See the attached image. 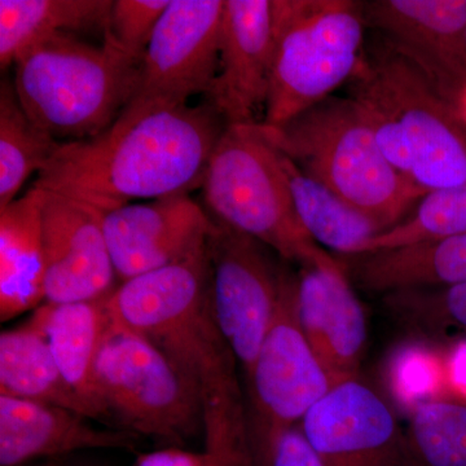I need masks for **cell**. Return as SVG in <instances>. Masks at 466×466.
Masks as SVG:
<instances>
[{"label":"cell","mask_w":466,"mask_h":466,"mask_svg":"<svg viewBox=\"0 0 466 466\" xmlns=\"http://www.w3.org/2000/svg\"><path fill=\"white\" fill-rule=\"evenodd\" d=\"M226 127L208 103L124 110L97 137L60 143L34 186L100 213L133 200L189 193L201 188L208 158Z\"/></svg>","instance_id":"obj_1"},{"label":"cell","mask_w":466,"mask_h":466,"mask_svg":"<svg viewBox=\"0 0 466 466\" xmlns=\"http://www.w3.org/2000/svg\"><path fill=\"white\" fill-rule=\"evenodd\" d=\"M385 157L426 193L466 184V116L400 52L366 41L348 84Z\"/></svg>","instance_id":"obj_2"},{"label":"cell","mask_w":466,"mask_h":466,"mask_svg":"<svg viewBox=\"0 0 466 466\" xmlns=\"http://www.w3.org/2000/svg\"><path fill=\"white\" fill-rule=\"evenodd\" d=\"M140 64L106 32L101 45L57 34L18 56L15 91L29 118L54 139L88 140L108 130L133 100Z\"/></svg>","instance_id":"obj_3"},{"label":"cell","mask_w":466,"mask_h":466,"mask_svg":"<svg viewBox=\"0 0 466 466\" xmlns=\"http://www.w3.org/2000/svg\"><path fill=\"white\" fill-rule=\"evenodd\" d=\"M256 127L303 173L388 229L426 195L385 157L366 116L349 97L330 96L287 124Z\"/></svg>","instance_id":"obj_4"},{"label":"cell","mask_w":466,"mask_h":466,"mask_svg":"<svg viewBox=\"0 0 466 466\" xmlns=\"http://www.w3.org/2000/svg\"><path fill=\"white\" fill-rule=\"evenodd\" d=\"M363 2L275 0V50L265 116L281 126L348 84L366 45Z\"/></svg>","instance_id":"obj_5"},{"label":"cell","mask_w":466,"mask_h":466,"mask_svg":"<svg viewBox=\"0 0 466 466\" xmlns=\"http://www.w3.org/2000/svg\"><path fill=\"white\" fill-rule=\"evenodd\" d=\"M211 219L250 236L281 258L311 265L328 256L300 225L278 150L254 125L227 126L201 183Z\"/></svg>","instance_id":"obj_6"},{"label":"cell","mask_w":466,"mask_h":466,"mask_svg":"<svg viewBox=\"0 0 466 466\" xmlns=\"http://www.w3.org/2000/svg\"><path fill=\"white\" fill-rule=\"evenodd\" d=\"M96 385L106 415L126 431L174 449L202 429L198 382L113 318L97 359Z\"/></svg>","instance_id":"obj_7"},{"label":"cell","mask_w":466,"mask_h":466,"mask_svg":"<svg viewBox=\"0 0 466 466\" xmlns=\"http://www.w3.org/2000/svg\"><path fill=\"white\" fill-rule=\"evenodd\" d=\"M210 287L207 244L188 258L119 284L106 303L113 320L155 343L196 380V368L223 339Z\"/></svg>","instance_id":"obj_8"},{"label":"cell","mask_w":466,"mask_h":466,"mask_svg":"<svg viewBox=\"0 0 466 466\" xmlns=\"http://www.w3.org/2000/svg\"><path fill=\"white\" fill-rule=\"evenodd\" d=\"M245 380L251 440L258 465L265 466L278 441L336 386L300 327L296 275L288 269L274 321Z\"/></svg>","instance_id":"obj_9"},{"label":"cell","mask_w":466,"mask_h":466,"mask_svg":"<svg viewBox=\"0 0 466 466\" xmlns=\"http://www.w3.org/2000/svg\"><path fill=\"white\" fill-rule=\"evenodd\" d=\"M265 245L213 219L208 238L214 320L236 360L249 375L274 321L283 267Z\"/></svg>","instance_id":"obj_10"},{"label":"cell","mask_w":466,"mask_h":466,"mask_svg":"<svg viewBox=\"0 0 466 466\" xmlns=\"http://www.w3.org/2000/svg\"><path fill=\"white\" fill-rule=\"evenodd\" d=\"M225 0H171L144 52L139 86L125 110L184 106L207 95L219 67Z\"/></svg>","instance_id":"obj_11"},{"label":"cell","mask_w":466,"mask_h":466,"mask_svg":"<svg viewBox=\"0 0 466 466\" xmlns=\"http://www.w3.org/2000/svg\"><path fill=\"white\" fill-rule=\"evenodd\" d=\"M367 27L410 60L444 99L464 110L466 0L363 2Z\"/></svg>","instance_id":"obj_12"},{"label":"cell","mask_w":466,"mask_h":466,"mask_svg":"<svg viewBox=\"0 0 466 466\" xmlns=\"http://www.w3.org/2000/svg\"><path fill=\"white\" fill-rule=\"evenodd\" d=\"M299 426L324 466H403L404 431L360 379L333 386Z\"/></svg>","instance_id":"obj_13"},{"label":"cell","mask_w":466,"mask_h":466,"mask_svg":"<svg viewBox=\"0 0 466 466\" xmlns=\"http://www.w3.org/2000/svg\"><path fill=\"white\" fill-rule=\"evenodd\" d=\"M42 227L46 302L57 305L106 299L118 287L103 213L63 193L45 189Z\"/></svg>","instance_id":"obj_14"},{"label":"cell","mask_w":466,"mask_h":466,"mask_svg":"<svg viewBox=\"0 0 466 466\" xmlns=\"http://www.w3.org/2000/svg\"><path fill=\"white\" fill-rule=\"evenodd\" d=\"M118 283L179 262L207 248L213 219L188 193L103 213Z\"/></svg>","instance_id":"obj_15"},{"label":"cell","mask_w":466,"mask_h":466,"mask_svg":"<svg viewBox=\"0 0 466 466\" xmlns=\"http://www.w3.org/2000/svg\"><path fill=\"white\" fill-rule=\"evenodd\" d=\"M274 50L275 0H225L219 67L205 96L227 126L259 124Z\"/></svg>","instance_id":"obj_16"},{"label":"cell","mask_w":466,"mask_h":466,"mask_svg":"<svg viewBox=\"0 0 466 466\" xmlns=\"http://www.w3.org/2000/svg\"><path fill=\"white\" fill-rule=\"evenodd\" d=\"M296 305L303 333L333 382L359 379L368 328L345 267L329 254L299 267Z\"/></svg>","instance_id":"obj_17"},{"label":"cell","mask_w":466,"mask_h":466,"mask_svg":"<svg viewBox=\"0 0 466 466\" xmlns=\"http://www.w3.org/2000/svg\"><path fill=\"white\" fill-rule=\"evenodd\" d=\"M67 408L0 395V466L58 460L85 450H134L139 435L95 428Z\"/></svg>","instance_id":"obj_18"},{"label":"cell","mask_w":466,"mask_h":466,"mask_svg":"<svg viewBox=\"0 0 466 466\" xmlns=\"http://www.w3.org/2000/svg\"><path fill=\"white\" fill-rule=\"evenodd\" d=\"M236 363L235 355L222 342L196 370L205 441L202 466H259Z\"/></svg>","instance_id":"obj_19"},{"label":"cell","mask_w":466,"mask_h":466,"mask_svg":"<svg viewBox=\"0 0 466 466\" xmlns=\"http://www.w3.org/2000/svg\"><path fill=\"white\" fill-rule=\"evenodd\" d=\"M45 189L33 186L0 208V317L38 309L45 294L42 208Z\"/></svg>","instance_id":"obj_20"},{"label":"cell","mask_w":466,"mask_h":466,"mask_svg":"<svg viewBox=\"0 0 466 466\" xmlns=\"http://www.w3.org/2000/svg\"><path fill=\"white\" fill-rule=\"evenodd\" d=\"M348 258L346 272L377 293L466 284V235Z\"/></svg>","instance_id":"obj_21"},{"label":"cell","mask_w":466,"mask_h":466,"mask_svg":"<svg viewBox=\"0 0 466 466\" xmlns=\"http://www.w3.org/2000/svg\"><path fill=\"white\" fill-rule=\"evenodd\" d=\"M108 297L57 305L46 302L36 309L61 372L100 420L108 417L96 385L97 359L112 321Z\"/></svg>","instance_id":"obj_22"},{"label":"cell","mask_w":466,"mask_h":466,"mask_svg":"<svg viewBox=\"0 0 466 466\" xmlns=\"http://www.w3.org/2000/svg\"><path fill=\"white\" fill-rule=\"evenodd\" d=\"M0 395L64 407L100 420L61 372L36 309L27 323L0 334Z\"/></svg>","instance_id":"obj_23"},{"label":"cell","mask_w":466,"mask_h":466,"mask_svg":"<svg viewBox=\"0 0 466 466\" xmlns=\"http://www.w3.org/2000/svg\"><path fill=\"white\" fill-rule=\"evenodd\" d=\"M278 153L300 225L319 247L343 257L359 256L368 242L388 231L376 218L343 200Z\"/></svg>","instance_id":"obj_24"},{"label":"cell","mask_w":466,"mask_h":466,"mask_svg":"<svg viewBox=\"0 0 466 466\" xmlns=\"http://www.w3.org/2000/svg\"><path fill=\"white\" fill-rule=\"evenodd\" d=\"M112 0H0V66H14L34 43L57 35L106 32Z\"/></svg>","instance_id":"obj_25"},{"label":"cell","mask_w":466,"mask_h":466,"mask_svg":"<svg viewBox=\"0 0 466 466\" xmlns=\"http://www.w3.org/2000/svg\"><path fill=\"white\" fill-rule=\"evenodd\" d=\"M61 142L34 124L21 106L14 82L0 85V208L16 200L30 175L50 161Z\"/></svg>","instance_id":"obj_26"},{"label":"cell","mask_w":466,"mask_h":466,"mask_svg":"<svg viewBox=\"0 0 466 466\" xmlns=\"http://www.w3.org/2000/svg\"><path fill=\"white\" fill-rule=\"evenodd\" d=\"M403 466H466V404H416L404 431Z\"/></svg>","instance_id":"obj_27"},{"label":"cell","mask_w":466,"mask_h":466,"mask_svg":"<svg viewBox=\"0 0 466 466\" xmlns=\"http://www.w3.org/2000/svg\"><path fill=\"white\" fill-rule=\"evenodd\" d=\"M466 235V184L426 193L412 213L368 242L361 254L413 247Z\"/></svg>","instance_id":"obj_28"},{"label":"cell","mask_w":466,"mask_h":466,"mask_svg":"<svg viewBox=\"0 0 466 466\" xmlns=\"http://www.w3.org/2000/svg\"><path fill=\"white\" fill-rule=\"evenodd\" d=\"M170 0H116L106 32L128 56L142 60Z\"/></svg>","instance_id":"obj_29"},{"label":"cell","mask_w":466,"mask_h":466,"mask_svg":"<svg viewBox=\"0 0 466 466\" xmlns=\"http://www.w3.org/2000/svg\"><path fill=\"white\" fill-rule=\"evenodd\" d=\"M386 302L406 317L453 324L466 330V284L386 294Z\"/></svg>","instance_id":"obj_30"},{"label":"cell","mask_w":466,"mask_h":466,"mask_svg":"<svg viewBox=\"0 0 466 466\" xmlns=\"http://www.w3.org/2000/svg\"><path fill=\"white\" fill-rule=\"evenodd\" d=\"M265 466H324L309 446L300 426L290 429L278 441Z\"/></svg>","instance_id":"obj_31"},{"label":"cell","mask_w":466,"mask_h":466,"mask_svg":"<svg viewBox=\"0 0 466 466\" xmlns=\"http://www.w3.org/2000/svg\"><path fill=\"white\" fill-rule=\"evenodd\" d=\"M137 466H202V455L170 449L140 456Z\"/></svg>","instance_id":"obj_32"},{"label":"cell","mask_w":466,"mask_h":466,"mask_svg":"<svg viewBox=\"0 0 466 466\" xmlns=\"http://www.w3.org/2000/svg\"><path fill=\"white\" fill-rule=\"evenodd\" d=\"M36 466H66L63 464V461H61V459L58 460H47V462H45V464L36 465Z\"/></svg>","instance_id":"obj_33"},{"label":"cell","mask_w":466,"mask_h":466,"mask_svg":"<svg viewBox=\"0 0 466 466\" xmlns=\"http://www.w3.org/2000/svg\"><path fill=\"white\" fill-rule=\"evenodd\" d=\"M70 466H96V465H88V464H76V465H70Z\"/></svg>","instance_id":"obj_34"}]
</instances>
